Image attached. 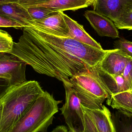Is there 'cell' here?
<instances>
[{
    "mask_svg": "<svg viewBox=\"0 0 132 132\" xmlns=\"http://www.w3.org/2000/svg\"><path fill=\"white\" fill-rule=\"evenodd\" d=\"M81 108L84 112V132H116L111 113L106 106L95 109L81 104Z\"/></svg>",
    "mask_w": 132,
    "mask_h": 132,
    "instance_id": "obj_6",
    "label": "cell"
},
{
    "mask_svg": "<svg viewBox=\"0 0 132 132\" xmlns=\"http://www.w3.org/2000/svg\"><path fill=\"white\" fill-rule=\"evenodd\" d=\"M26 9L32 18L34 20L45 19L56 12L44 7L35 6L29 7Z\"/></svg>",
    "mask_w": 132,
    "mask_h": 132,
    "instance_id": "obj_19",
    "label": "cell"
},
{
    "mask_svg": "<svg viewBox=\"0 0 132 132\" xmlns=\"http://www.w3.org/2000/svg\"><path fill=\"white\" fill-rule=\"evenodd\" d=\"M106 103L112 108L132 114V90L112 95Z\"/></svg>",
    "mask_w": 132,
    "mask_h": 132,
    "instance_id": "obj_16",
    "label": "cell"
},
{
    "mask_svg": "<svg viewBox=\"0 0 132 132\" xmlns=\"http://www.w3.org/2000/svg\"><path fill=\"white\" fill-rule=\"evenodd\" d=\"M116 132H132V114L122 111L112 114Z\"/></svg>",
    "mask_w": 132,
    "mask_h": 132,
    "instance_id": "obj_17",
    "label": "cell"
},
{
    "mask_svg": "<svg viewBox=\"0 0 132 132\" xmlns=\"http://www.w3.org/2000/svg\"><path fill=\"white\" fill-rule=\"evenodd\" d=\"M114 23L118 29L132 30V6L127 9Z\"/></svg>",
    "mask_w": 132,
    "mask_h": 132,
    "instance_id": "obj_18",
    "label": "cell"
},
{
    "mask_svg": "<svg viewBox=\"0 0 132 132\" xmlns=\"http://www.w3.org/2000/svg\"><path fill=\"white\" fill-rule=\"evenodd\" d=\"M115 49L120 50L126 55L132 58V42L124 38L116 40L114 43Z\"/></svg>",
    "mask_w": 132,
    "mask_h": 132,
    "instance_id": "obj_21",
    "label": "cell"
},
{
    "mask_svg": "<svg viewBox=\"0 0 132 132\" xmlns=\"http://www.w3.org/2000/svg\"><path fill=\"white\" fill-rule=\"evenodd\" d=\"M90 5L87 0H50L36 6L44 7L55 12H63L67 10L75 11Z\"/></svg>",
    "mask_w": 132,
    "mask_h": 132,
    "instance_id": "obj_15",
    "label": "cell"
},
{
    "mask_svg": "<svg viewBox=\"0 0 132 132\" xmlns=\"http://www.w3.org/2000/svg\"><path fill=\"white\" fill-rule=\"evenodd\" d=\"M60 12L69 29L68 37L98 49L103 50L101 45L86 32L83 26L71 18L63 12Z\"/></svg>",
    "mask_w": 132,
    "mask_h": 132,
    "instance_id": "obj_13",
    "label": "cell"
},
{
    "mask_svg": "<svg viewBox=\"0 0 132 132\" xmlns=\"http://www.w3.org/2000/svg\"><path fill=\"white\" fill-rule=\"evenodd\" d=\"M2 106L1 103L0 102V125L1 122L2 117Z\"/></svg>",
    "mask_w": 132,
    "mask_h": 132,
    "instance_id": "obj_29",
    "label": "cell"
},
{
    "mask_svg": "<svg viewBox=\"0 0 132 132\" xmlns=\"http://www.w3.org/2000/svg\"><path fill=\"white\" fill-rule=\"evenodd\" d=\"M27 64L18 57L7 53H0V77L9 80L12 87L27 81Z\"/></svg>",
    "mask_w": 132,
    "mask_h": 132,
    "instance_id": "obj_7",
    "label": "cell"
},
{
    "mask_svg": "<svg viewBox=\"0 0 132 132\" xmlns=\"http://www.w3.org/2000/svg\"><path fill=\"white\" fill-rule=\"evenodd\" d=\"M84 16L98 35L113 39L119 38L118 28L110 19L94 10L85 11Z\"/></svg>",
    "mask_w": 132,
    "mask_h": 132,
    "instance_id": "obj_9",
    "label": "cell"
},
{
    "mask_svg": "<svg viewBox=\"0 0 132 132\" xmlns=\"http://www.w3.org/2000/svg\"><path fill=\"white\" fill-rule=\"evenodd\" d=\"M111 95L126 91L131 90L126 84L122 74L112 75L102 70L98 65L92 68Z\"/></svg>",
    "mask_w": 132,
    "mask_h": 132,
    "instance_id": "obj_12",
    "label": "cell"
},
{
    "mask_svg": "<svg viewBox=\"0 0 132 132\" xmlns=\"http://www.w3.org/2000/svg\"><path fill=\"white\" fill-rule=\"evenodd\" d=\"M0 14L17 22L23 28L28 27L29 21L33 19L26 8L17 3L0 5Z\"/></svg>",
    "mask_w": 132,
    "mask_h": 132,
    "instance_id": "obj_14",
    "label": "cell"
},
{
    "mask_svg": "<svg viewBox=\"0 0 132 132\" xmlns=\"http://www.w3.org/2000/svg\"><path fill=\"white\" fill-rule=\"evenodd\" d=\"M0 27L14 28L19 29L23 28V26L17 22L11 19L7 16L0 14Z\"/></svg>",
    "mask_w": 132,
    "mask_h": 132,
    "instance_id": "obj_22",
    "label": "cell"
},
{
    "mask_svg": "<svg viewBox=\"0 0 132 132\" xmlns=\"http://www.w3.org/2000/svg\"><path fill=\"white\" fill-rule=\"evenodd\" d=\"M44 92L36 81H27L11 87L0 100L2 106L0 132H8Z\"/></svg>",
    "mask_w": 132,
    "mask_h": 132,
    "instance_id": "obj_2",
    "label": "cell"
},
{
    "mask_svg": "<svg viewBox=\"0 0 132 132\" xmlns=\"http://www.w3.org/2000/svg\"><path fill=\"white\" fill-rule=\"evenodd\" d=\"M65 90V102L60 109L69 130L84 132V112L80 101L70 81H63Z\"/></svg>",
    "mask_w": 132,
    "mask_h": 132,
    "instance_id": "obj_5",
    "label": "cell"
},
{
    "mask_svg": "<svg viewBox=\"0 0 132 132\" xmlns=\"http://www.w3.org/2000/svg\"><path fill=\"white\" fill-rule=\"evenodd\" d=\"M19 0H0V5L10 3H18Z\"/></svg>",
    "mask_w": 132,
    "mask_h": 132,
    "instance_id": "obj_27",
    "label": "cell"
},
{
    "mask_svg": "<svg viewBox=\"0 0 132 132\" xmlns=\"http://www.w3.org/2000/svg\"><path fill=\"white\" fill-rule=\"evenodd\" d=\"M50 0H19L18 4L26 8L35 7L49 1Z\"/></svg>",
    "mask_w": 132,
    "mask_h": 132,
    "instance_id": "obj_24",
    "label": "cell"
},
{
    "mask_svg": "<svg viewBox=\"0 0 132 132\" xmlns=\"http://www.w3.org/2000/svg\"><path fill=\"white\" fill-rule=\"evenodd\" d=\"M82 105L91 109L103 107L102 103L110 95L92 68L70 79Z\"/></svg>",
    "mask_w": 132,
    "mask_h": 132,
    "instance_id": "obj_4",
    "label": "cell"
},
{
    "mask_svg": "<svg viewBox=\"0 0 132 132\" xmlns=\"http://www.w3.org/2000/svg\"><path fill=\"white\" fill-rule=\"evenodd\" d=\"M122 76L130 90H132V59L125 67Z\"/></svg>",
    "mask_w": 132,
    "mask_h": 132,
    "instance_id": "obj_23",
    "label": "cell"
},
{
    "mask_svg": "<svg viewBox=\"0 0 132 132\" xmlns=\"http://www.w3.org/2000/svg\"><path fill=\"white\" fill-rule=\"evenodd\" d=\"M62 101L44 91L8 132H46Z\"/></svg>",
    "mask_w": 132,
    "mask_h": 132,
    "instance_id": "obj_3",
    "label": "cell"
},
{
    "mask_svg": "<svg viewBox=\"0 0 132 132\" xmlns=\"http://www.w3.org/2000/svg\"><path fill=\"white\" fill-rule=\"evenodd\" d=\"M131 6L132 0H97L95 11L114 22Z\"/></svg>",
    "mask_w": 132,
    "mask_h": 132,
    "instance_id": "obj_11",
    "label": "cell"
},
{
    "mask_svg": "<svg viewBox=\"0 0 132 132\" xmlns=\"http://www.w3.org/2000/svg\"><path fill=\"white\" fill-rule=\"evenodd\" d=\"M87 1L90 4V5L92 6L94 11H95L97 4V0H87Z\"/></svg>",
    "mask_w": 132,
    "mask_h": 132,
    "instance_id": "obj_28",
    "label": "cell"
},
{
    "mask_svg": "<svg viewBox=\"0 0 132 132\" xmlns=\"http://www.w3.org/2000/svg\"><path fill=\"white\" fill-rule=\"evenodd\" d=\"M11 87L9 80L0 77V100Z\"/></svg>",
    "mask_w": 132,
    "mask_h": 132,
    "instance_id": "obj_25",
    "label": "cell"
},
{
    "mask_svg": "<svg viewBox=\"0 0 132 132\" xmlns=\"http://www.w3.org/2000/svg\"></svg>",
    "mask_w": 132,
    "mask_h": 132,
    "instance_id": "obj_31",
    "label": "cell"
},
{
    "mask_svg": "<svg viewBox=\"0 0 132 132\" xmlns=\"http://www.w3.org/2000/svg\"><path fill=\"white\" fill-rule=\"evenodd\" d=\"M111 50H99L70 37L24 27L9 54L41 74L70 81L77 74L97 65Z\"/></svg>",
    "mask_w": 132,
    "mask_h": 132,
    "instance_id": "obj_1",
    "label": "cell"
},
{
    "mask_svg": "<svg viewBox=\"0 0 132 132\" xmlns=\"http://www.w3.org/2000/svg\"><path fill=\"white\" fill-rule=\"evenodd\" d=\"M68 132H74L73 131H72V130H69V131H68Z\"/></svg>",
    "mask_w": 132,
    "mask_h": 132,
    "instance_id": "obj_30",
    "label": "cell"
},
{
    "mask_svg": "<svg viewBox=\"0 0 132 132\" xmlns=\"http://www.w3.org/2000/svg\"><path fill=\"white\" fill-rule=\"evenodd\" d=\"M50 132H68L67 127L64 126H59Z\"/></svg>",
    "mask_w": 132,
    "mask_h": 132,
    "instance_id": "obj_26",
    "label": "cell"
},
{
    "mask_svg": "<svg viewBox=\"0 0 132 132\" xmlns=\"http://www.w3.org/2000/svg\"><path fill=\"white\" fill-rule=\"evenodd\" d=\"M132 58L120 50H111L98 64L100 68L109 74L118 75L122 74L126 65Z\"/></svg>",
    "mask_w": 132,
    "mask_h": 132,
    "instance_id": "obj_10",
    "label": "cell"
},
{
    "mask_svg": "<svg viewBox=\"0 0 132 132\" xmlns=\"http://www.w3.org/2000/svg\"><path fill=\"white\" fill-rule=\"evenodd\" d=\"M13 39L7 32L0 29V53H10L13 48Z\"/></svg>",
    "mask_w": 132,
    "mask_h": 132,
    "instance_id": "obj_20",
    "label": "cell"
},
{
    "mask_svg": "<svg viewBox=\"0 0 132 132\" xmlns=\"http://www.w3.org/2000/svg\"><path fill=\"white\" fill-rule=\"evenodd\" d=\"M28 27L35 28L58 36L68 37L69 29L61 12H56L42 20L32 19L29 21Z\"/></svg>",
    "mask_w": 132,
    "mask_h": 132,
    "instance_id": "obj_8",
    "label": "cell"
}]
</instances>
